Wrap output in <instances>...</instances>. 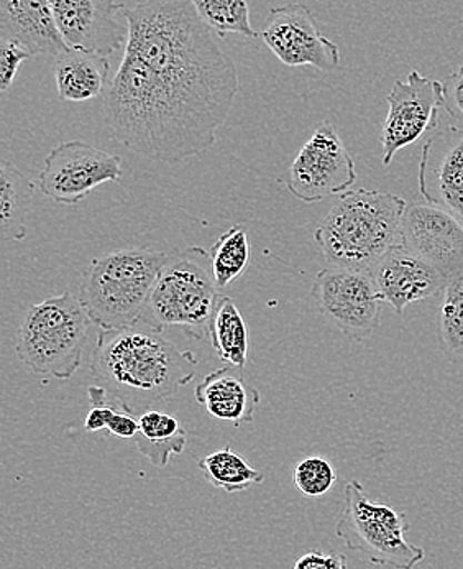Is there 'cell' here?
Returning <instances> with one entry per match:
<instances>
[{
    "label": "cell",
    "instance_id": "cell-1",
    "mask_svg": "<svg viewBox=\"0 0 463 569\" xmlns=\"http://www.w3.org/2000/svg\"><path fill=\"white\" fill-rule=\"evenodd\" d=\"M122 16L129 39L104 102L112 137L163 163L214 147L239 94L231 54L190 0H143Z\"/></svg>",
    "mask_w": 463,
    "mask_h": 569
},
{
    "label": "cell",
    "instance_id": "cell-2",
    "mask_svg": "<svg viewBox=\"0 0 463 569\" xmlns=\"http://www.w3.org/2000/svg\"><path fill=\"white\" fill-rule=\"evenodd\" d=\"M198 358L181 351L149 321L120 329H101L91 370L102 386L137 415L171 399L193 382Z\"/></svg>",
    "mask_w": 463,
    "mask_h": 569
},
{
    "label": "cell",
    "instance_id": "cell-3",
    "mask_svg": "<svg viewBox=\"0 0 463 569\" xmlns=\"http://www.w3.org/2000/svg\"><path fill=\"white\" fill-rule=\"evenodd\" d=\"M406 201L385 191L360 190L341 194L314 234L329 266L370 272L401 242Z\"/></svg>",
    "mask_w": 463,
    "mask_h": 569
},
{
    "label": "cell",
    "instance_id": "cell-4",
    "mask_svg": "<svg viewBox=\"0 0 463 569\" xmlns=\"http://www.w3.org/2000/svg\"><path fill=\"white\" fill-rule=\"evenodd\" d=\"M167 260V253L143 247L92 259L79 288V300L91 323L101 329L139 323Z\"/></svg>",
    "mask_w": 463,
    "mask_h": 569
},
{
    "label": "cell",
    "instance_id": "cell-5",
    "mask_svg": "<svg viewBox=\"0 0 463 569\" xmlns=\"http://www.w3.org/2000/svg\"><path fill=\"white\" fill-rule=\"evenodd\" d=\"M89 323L88 311L70 291L48 297L27 310L17 358L37 376L71 379L82 365Z\"/></svg>",
    "mask_w": 463,
    "mask_h": 569
},
{
    "label": "cell",
    "instance_id": "cell-6",
    "mask_svg": "<svg viewBox=\"0 0 463 569\" xmlns=\"http://www.w3.org/2000/svg\"><path fill=\"white\" fill-rule=\"evenodd\" d=\"M221 288L212 276L211 256L193 246L168 257L142 320L164 331L180 328L193 339L209 338V323Z\"/></svg>",
    "mask_w": 463,
    "mask_h": 569
},
{
    "label": "cell",
    "instance_id": "cell-7",
    "mask_svg": "<svg viewBox=\"0 0 463 569\" xmlns=\"http://www.w3.org/2000/svg\"><path fill=\"white\" fill-rule=\"evenodd\" d=\"M344 510L335 535L350 550L359 551L372 565L394 569H414L424 561V548L406 538V516L385 503L373 502L360 482L345 486Z\"/></svg>",
    "mask_w": 463,
    "mask_h": 569
},
{
    "label": "cell",
    "instance_id": "cell-8",
    "mask_svg": "<svg viewBox=\"0 0 463 569\" xmlns=\"http://www.w3.org/2000/svg\"><path fill=\"white\" fill-rule=\"evenodd\" d=\"M355 181V162L341 136L331 122H321L291 163L286 188L296 200L312 204L348 193Z\"/></svg>",
    "mask_w": 463,
    "mask_h": 569
},
{
    "label": "cell",
    "instance_id": "cell-9",
    "mask_svg": "<svg viewBox=\"0 0 463 569\" xmlns=\"http://www.w3.org/2000/svg\"><path fill=\"white\" fill-rule=\"evenodd\" d=\"M311 295L319 311L350 339L363 341L380 326L382 300L369 272L325 267L315 276Z\"/></svg>",
    "mask_w": 463,
    "mask_h": 569
},
{
    "label": "cell",
    "instance_id": "cell-10",
    "mask_svg": "<svg viewBox=\"0 0 463 569\" xmlns=\"http://www.w3.org/2000/svg\"><path fill=\"white\" fill-rule=\"evenodd\" d=\"M122 178V159L92 143L73 140L54 147L40 171L39 187L58 204L73 206L104 183Z\"/></svg>",
    "mask_w": 463,
    "mask_h": 569
},
{
    "label": "cell",
    "instance_id": "cell-11",
    "mask_svg": "<svg viewBox=\"0 0 463 569\" xmlns=\"http://www.w3.org/2000/svg\"><path fill=\"white\" fill-rule=\"evenodd\" d=\"M386 101L390 109L380 136L385 167L404 147L437 129L439 109L444 108L442 82L411 71L406 81L394 82Z\"/></svg>",
    "mask_w": 463,
    "mask_h": 569
},
{
    "label": "cell",
    "instance_id": "cell-12",
    "mask_svg": "<svg viewBox=\"0 0 463 569\" xmlns=\"http://www.w3.org/2000/svg\"><path fill=\"white\" fill-rule=\"evenodd\" d=\"M260 37L286 67H312L321 71L341 67V50L322 36L314 13L304 3L273 7Z\"/></svg>",
    "mask_w": 463,
    "mask_h": 569
},
{
    "label": "cell",
    "instance_id": "cell-13",
    "mask_svg": "<svg viewBox=\"0 0 463 569\" xmlns=\"http://www.w3.org/2000/svg\"><path fill=\"white\" fill-rule=\"evenodd\" d=\"M58 30L68 48L115 53L125 48L129 26L119 22L117 13H122V3L115 0H51Z\"/></svg>",
    "mask_w": 463,
    "mask_h": 569
},
{
    "label": "cell",
    "instance_id": "cell-14",
    "mask_svg": "<svg viewBox=\"0 0 463 569\" xmlns=\"http://www.w3.org/2000/svg\"><path fill=\"white\" fill-rule=\"evenodd\" d=\"M369 273L380 300L391 305L397 315L416 301L444 293L449 280L442 270L401 242L391 247Z\"/></svg>",
    "mask_w": 463,
    "mask_h": 569
},
{
    "label": "cell",
    "instance_id": "cell-15",
    "mask_svg": "<svg viewBox=\"0 0 463 569\" xmlns=\"http://www.w3.org/2000/svg\"><path fill=\"white\" fill-rule=\"evenodd\" d=\"M401 244L451 277L463 269V224L434 204H407L401 221Z\"/></svg>",
    "mask_w": 463,
    "mask_h": 569
},
{
    "label": "cell",
    "instance_id": "cell-16",
    "mask_svg": "<svg viewBox=\"0 0 463 569\" xmlns=\"http://www.w3.org/2000/svg\"><path fill=\"white\" fill-rule=\"evenodd\" d=\"M420 191L429 204L463 219V130L447 127L424 143Z\"/></svg>",
    "mask_w": 463,
    "mask_h": 569
},
{
    "label": "cell",
    "instance_id": "cell-17",
    "mask_svg": "<svg viewBox=\"0 0 463 569\" xmlns=\"http://www.w3.org/2000/svg\"><path fill=\"white\" fill-rule=\"evenodd\" d=\"M0 36L26 48L32 57H57L68 48L51 0H0Z\"/></svg>",
    "mask_w": 463,
    "mask_h": 569
},
{
    "label": "cell",
    "instance_id": "cell-18",
    "mask_svg": "<svg viewBox=\"0 0 463 569\" xmlns=\"http://www.w3.org/2000/svg\"><path fill=\"white\" fill-rule=\"evenodd\" d=\"M194 400L211 417L240 427L252 423L256 406L260 403V393L242 377L232 373L229 367H222L208 373L198 383Z\"/></svg>",
    "mask_w": 463,
    "mask_h": 569
},
{
    "label": "cell",
    "instance_id": "cell-19",
    "mask_svg": "<svg viewBox=\"0 0 463 569\" xmlns=\"http://www.w3.org/2000/svg\"><path fill=\"white\" fill-rule=\"evenodd\" d=\"M53 74L63 101H92L109 88L111 63L105 54L67 48L54 57Z\"/></svg>",
    "mask_w": 463,
    "mask_h": 569
},
{
    "label": "cell",
    "instance_id": "cell-20",
    "mask_svg": "<svg viewBox=\"0 0 463 569\" xmlns=\"http://www.w3.org/2000/svg\"><path fill=\"white\" fill-rule=\"evenodd\" d=\"M36 183L16 164L0 163V231L3 241H22L27 238V218L32 208Z\"/></svg>",
    "mask_w": 463,
    "mask_h": 569
},
{
    "label": "cell",
    "instance_id": "cell-21",
    "mask_svg": "<svg viewBox=\"0 0 463 569\" xmlns=\"http://www.w3.org/2000/svg\"><path fill=\"white\" fill-rule=\"evenodd\" d=\"M209 341L218 358L235 369L249 361V328L231 297L219 298L209 323Z\"/></svg>",
    "mask_w": 463,
    "mask_h": 569
},
{
    "label": "cell",
    "instance_id": "cell-22",
    "mask_svg": "<svg viewBox=\"0 0 463 569\" xmlns=\"http://www.w3.org/2000/svg\"><path fill=\"white\" fill-rule=\"evenodd\" d=\"M139 435L133 438L140 455L150 459L157 468H164L171 456L187 449V431L181 430L173 415L160 410H145L139 417Z\"/></svg>",
    "mask_w": 463,
    "mask_h": 569
},
{
    "label": "cell",
    "instance_id": "cell-23",
    "mask_svg": "<svg viewBox=\"0 0 463 569\" xmlns=\"http://www.w3.org/2000/svg\"><path fill=\"white\" fill-rule=\"evenodd\" d=\"M198 469L205 481L228 493L243 492L253 485H262L265 476L250 466L231 447L219 449L199 459Z\"/></svg>",
    "mask_w": 463,
    "mask_h": 569
},
{
    "label": "cell",
    "instance_id": "cell-24",
    "mask_svg": "<svg viewBox=\"0 0 463 569\" xmlns=\"http://www.w3.org/2000/svg\"><path fill=\"white\" fill-rule=\"evenodd\" d=\"M439 342L449 361L463 365V269L449 277L442 293Z\"/></svg>",
    "mask_w": 463,
    "mask_h": 569
},
{
    "label": "cell",
    "instance_id": "cell-25",
    "mask_svg": "<svg viewBox=\"0 0 463 569\" xmlns=\"http://www.w3.org/2000/svg\"><path fill=\"white\" fill-rule=\"evenodd\" d=\"M249 232L245 226H232L211 247V267L218 287L225 288L239 279L250 263Z\"/></svg>",
    "mask_w": 463,
    "mask_h": 569
},
{
    "label": "cell",
    "instance_id": "cell-26",
    "mask_svg": "<svg viewBox=\"0 0 463 569\" xmlns=\"http://www.w3.org/2000/svg\"><path fill=\"white\" fill-rule=\"evenodd\" d=\"M199 19L219 37L233 36L256 39L250 23L249 0H190Z\"/></svg>",
    "mask_w": 463,
    "mask_h": 569
},
{
    "label": "cell",
    "instance_id": "cell-27",
    "mask_svg": "<svg viewBox=\"0 0 463 569\" xmlns=\"http://www.w3.org/2000/svg\"><path fill=\"white\" fill-rule=\"evenodd\" d=\"M294 486L308 499H321L338 482V472L329 459L309 456L294 469Z\"/></svg>",
    "mask_w": 463,
    "mask_h": 569
},
{
    "label": "cell",
    "instance_id": "cell-28",
    "mask_svg": "<svg viewBox=\"0 0 463 569\" xmlns=\"http://www.w3.org/2000/svg\"><path fill=\"white\" fill-rule=\"evenodd\" d=\"M33 58L26 48L13 41L2 40L0 43V89L7 91L19 74L20 64Z\"/></svg>",
    "mask_w": 463,
    "mask_h": 569
},
{
    "label": "cell",
    "instance_id": "cell-29",
    "mask_svg": "<svg viewBox=\"0 0 463 569\" xmlns=\"http://www.w3.org/2000/svg\"><path fill=\"white\" fill-rule=\"evenodd\" d=\"M442 91H444L445 111L452 118L463 122V64L455 73L445 78L442 82Z\"/></svg>",
    "mask_w": 463,
    "mask_h": 569
},
{
    "label": "cell",
    "instance_id": "cell-30",
    "mask_svg": "<svg viewBox=\"0 0 463 569\" xmlns=\"http://www.w3.org/2000/svg\"><path fill=\"white\" fill-rule=\"evenodd\" d=\"M293 569H348L345 555H324L319 551H311L296 561Z\"/></svg>",
    "mask_w": 463,
    "mask_h": 569
}]
</instances>
